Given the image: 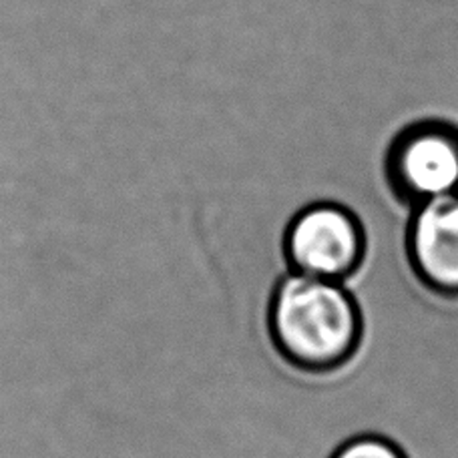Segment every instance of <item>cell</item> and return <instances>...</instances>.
<instances>
[{"label":"cell","instance_id":"obj_1","mask_svg":"<svg viewBox=\"0 0 458 458\" xmlns=\"http://www.w3.org/2000/svg\"><path fill=\"white\" fill-rule=\"evenodd\" d=\"M267 328L285 362L308 374L340 370L364 336L362 312L346 285L293 272L272 292Z\"/></svg>","mask_w":458,"mask_h":458},{"label":"cell","instance_id":"obj_3","mask_svg":"<svg viewBox=\"0 0 458 458\" xmlns=\"http://www.w3.org/2000/svg\"><path fill=\"white\" fill-rule=\"evenodd\" d=\"M366 232L354 211L320 201L292 217L284 233V253L293 274L346 282L366 258Z\"/></svg>","mask_w":458,"mask_h":458},{"label":"cell","instance_id":"obj_2","mask_svg":"<svg viewBox=\"0 0 458 458\" xmlns=\"http://www.w3.org/2000/svg\"><path fill=\"white\" fill-rule=\"evenodd\" d=\"M384 177L411 208L458 195V125L443 119L411 123L388 145Z\"/></svg>","mask_w":458,"mask_h":458},{"label":"cell","instance_id":"obj_4","mask_svg":"<svg viewBox=\"0 0 458 458\" xmlns=\"http://www.w3.org/2000/svg\"><path fill=\"white\" fill-rule=\"evenodd\" d=\"M406 256L424 288L445 300H458V195L412 208Z\"/></svg>","mask_w":458,"mask_h":458},{"label":"cell","instance_id":"obj_5","mask_svg":"<svg viewBox=\"0 0 458 458\" xmlns=\"http://www.w3.org/2000/svg\"><path fill=\"white\" fill-rule=\"evenodd\" d=\"M330 458H408L406 453L390 438L364 435L344 443Z\"/></svg>","mask_w":458,"mask_h":458}]
</instances>
